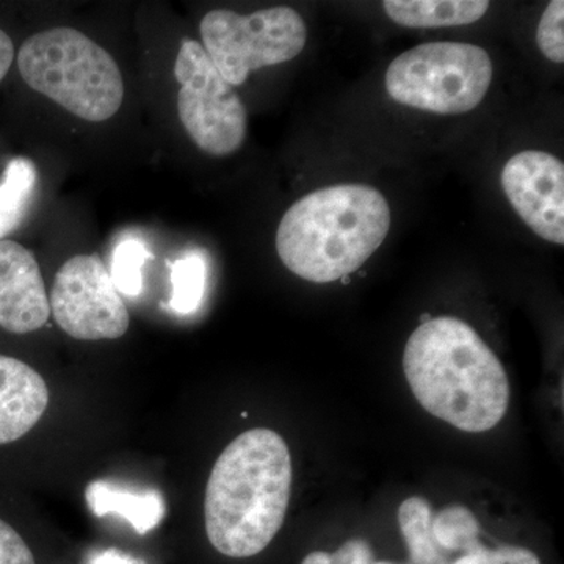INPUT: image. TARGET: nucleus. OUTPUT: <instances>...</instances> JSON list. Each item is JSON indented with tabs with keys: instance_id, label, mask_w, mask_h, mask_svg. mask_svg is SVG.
<instances>
[{
	"instance_id": "obj_1",
	"label": "nucleus",
	"mask_w": 564,
	"mask_h": 564,
	"mask_svg": "<svg viewBox=\"0 0 564 564\" xmlns=\"http://www.w3.org/2000/svg\"><path fill=\"white\" fill-rule=\"evenodd\" d=\"M403 370L423 410L462 432H488L507 414L510 383L502 362L459 318L422 323L404 347Z\"/></svg>"
},
{
	"instance_id": "obj_2",
	"label": "nucleus",
	"mask_w": 564,
	"mask_h": 564,
	"mask_svg": "<svg viewBox=\"0 0 564 564\" xmlns=\"http://www.w3.org/2000/svg\"><path fill=\"white\" fill-rule=\"evenodd\" d=\"M292 489L288 444L273 430L254 429L223 451L207 481L206 533L229 558L261 554L280 532Z\"/></svg>"
},
{
	"instance_id": "obj_3",
	"label": "nucleus",
	"mask_w": 564,
	"mask_h": 564,
	"mask_svg": "<svg viewBox=\"0 0 564 564\" xmlns=\"http://www.w3.org/2000/svg\"><path fill=\"white\" fill-rule=\"evenodd\" d=\"M391 229V209L369 185L310 193L285 212L276 232L282 263L296 276L328 284L361 269Z\"/></svg>"
},
{
	"instance_id": "obj_4",
	"label": "nucleus",
	"mask_w": 564,
	"mask_h": 564,
	"mask_svg": "<svg viewBox=\"0 0 564 564\" xmlns=\"http://www.w3.org/2000/svg\"><path fill=\"white\" fill-rule=\"evenodd\" d=\"M25 84L80 120H110L124 101L120 66L109 52L76 29L35 33L18 52Z\"/></svg>"
},
{
	"instance_id": "obj_5",
	"label": "nucleus",
	"mask_w": 564,
	"mask_h": 564,
	"mask_svg": "<svg viewBox=\"0 0 564 564\" xmlns=\"http://www.w3.org/2000/svg\"><path fill=\"white\" fill-rule=\"evenodd\" d=\"M494 68L484 47L425 43L399 55L386 73L393 101L440 115H462L484 101Z\"/></svg>"
},
{
	"instance_id": "obj_6",
	"label": "nucleus",
	"mask_w": 564,
	"mask_h": 564,
	"mask_svg": "<svg viewBox=\"0 0 564 564\" xmlns=\"http://www.w3.org/2000/svg\"><path fill=\"white\" fill-rule=\"evenodd\" d=\"M204 51L223 79L242 85L252 70L299 57L307 29L291 7L263 9L248 17L231 10H212L199 25Z\"/></svg>"
},
{
	"instance_id": "obj_7",
	"label": "nucleus",
	"mask_w": 564,
	"mask_h": 564,
	"mask_svg": "<svg viewBox=\"0 0 564 564\" xmlns=\"http://www.w3.org/2000/svg\"><path fill=\"white\" fill-rule=\"evenodd\" d=\"M174 76L180 120L196 147L214 158L239 151L247 137V109L198 41H182Z\"/></svg>"
},
{
	"instance_id": "obj_8",
	"label": "nucleus",
	"mask_w": 564,
	"mask_h": 564,
	"mask_svg": "<svg viewBox=\"0 0 564 564\" xmlns=\"http://www.w3.org/2000/svg\"><path fill=\"white\" fill-rule=\"evenodd\" d=\"M62 332L77 340H115L128 333L131 315L98 254L63 263L50 296Z\"/></svg>"
},
{
	"instance_id": "obj_9",
	"label": "nucleus",
	"mask_w": 564,
	"mask_h": 564,
	"mask_svg": "<svg viewBox=\"0 0 564 564\" xmlns=\"http://www.w3.org/2000/svg\"><path fill=\"white\" fill-rule=\"evenodd\" d=\"M502 187L519 217L541 239L564 243V165L541 151L516 154L505 165Z\"/></svg>"
},
{
	"instance_id": "obj_10",
	"label": "nucleus",
	"mask_w": 564,
	"mask_h": 564,
	"mask_svg": "<svg viewBox=\"0 0 564 564\" xmlns=\"http://www.w3.org/2000/svg\"><path fill=\"white\" fill-rule=\"evenodd\" d=\"M51 317L39 261L28 248L0 240V328L17 336L39 332Z\"/></svg>"
},
{
	"instance_id": "obj_11",
	"label": "nucleus",
	"mask_w": 564,
	"mask_h": 564,
	"mask_svg": "<svg viewBox=\"0 0 564 564\" xmlns=\"http://www.w3.org/2000/svg\"><path fill=\"white\" fill-rule=\"evenodd\" d=\"M51 393L32 366L0 352V447L20 443L39 425Z\"/></svg>"
},
{
	"instance_id": "obj_12",
	"label": "nucleus",
	"mask_w": 564,
	"mask_h": 564,
	"mask_svg": "<svg viewBox=\"0 0 564 564\" xmlns=\"http://www.w3.org/2000/svg\"><path fill=\"white\" fill-rule=\"evenodd\" d=\"M85 499L93 514L98 518L109 514L121 516L140 534L154 530L166 514L162 494L152 489L133 491L99 480L87 486Z\"/></svg>"
},
{
	"instance_id": "obj_13",
	"label": "nucleus",
	"mask_w": 564,
	"mask_h": 564,
	"mask_svg": "<svg viewBox=\"0 0 564 564\" xmlns=\"http://www.w3.org/2000/svg\"><path fill=\"white\" fill-rule=\"evenodd\" d=\"M386 14L411 29L458 28L473 24L489 9L486 0H386Z\"/></svg>"
},
{
	"instance_id": "obj_14",
	"label": "nucleus",
	"mask_w": 564,
	"mask_h": 564,
	"mask_svg": "<svg viewBox=\"0 0 564 564\" xmlns=\"http://www.w3.org/2000/svg\"><path fill=\"white\" fill-rule=\"evenodd\" d=\"M39 185V170L28 158H14L0 176V240L20 228Z\"/></svg>"
},
{
	"instance_id": "obj_15",
	"label": "nucleus",
	"mask_w": 564,
	"mask_h": 564,
	"mask_svg": "<svg viewBox=\"0 0 564 564\" xmlns=\"http://www.w3.org/2000/svg\"><path fill=\"white\" fill-rule=\"evenodd\" d=\"M433 513L429 502L422 497H410L399 508L400 532L408 545V560L404 563L375 562V564H454L447 552L434 541Z\"/></svg>"
},
{
	"instance_id": "obj_16",
	"label": "nucleus",
	"mask_w": 564,
	"mask_h": 564,
	"mask_svg": "<svg viewBox=\"0 0 564 564\" xmlns=\"http://www.w3.org/2000/svg\"><path fill=\"white\" fill-rule=\"evenodd\" d=\"M170 307L177 314H192L202 306L207 285V263L203 256L187 254L172 267Z\"/></svg>"
},
{
	"instance_id": "obj_17",
	"label": "nucleus",
	"mask_w": 564,
	"mask_h": 564,
	"mask_svg": "<svg viewBox=\"0 0 564 564\" xmlns=\"http://www.w3.org/2000/svg\"><path fill=\"white\" fill-rule=\"evenodd\" d=\"M434 541L445 552L462 551L464 554L477 551L480 545V525L467 508L454 505L433 518Z\"/></svg>"
},
{
	"instance_id": "obj_18",
	"label": "nucleus",
	"mask_w": 564,
	"mask_h": 564,
	"mask_svg": "<svg viewBox=\"0 0 564 564\" xmlns=\"http://www.w3.org/2000/svg\"><path fill=\"white\" fill-rule=\"evenodd\" d=\"M151 252L140 240H124L115 248L110 276L117 291L122 295L139 296L143 291V267L150 261Z\"/></svg>"
},
{
	"instance_id": "obj_19",
	"label": "nucleus",
	"mask_w": 564,
	"mask_h": 564,
	"mask_svg": "<svg viewBox=\"0 0 564 564\" xmlns=\"http://www.w3.org/2000/svg\"><path fill=\"white\" fill-rule=\"evenodd\" d=\"M564 2L552 0L538 25L536 43L541 52L554 63L564 62Z\"/></svg>"
},
{
	"instance_id": "obj_20",
	"label": "nucleus",
	"mask_w": 564,
	"mask_h": 564,
	"mask_svg": "<svg viewBox=\"0 0 564 564\" xmlns=\"http://www.w3.org/2000/svg\"><path fill=\"white\" fill-rule=\"evenodd\" d=\"M454 564H541V562L529 549L505 545L496 551H489L485 545H480L477 551L464 554Z\"/></svg>"
},
{
	"instance_id": "obj_21",
	"label": "nucleus",
	"mask_w": 564,
	"mask_h": 564,
	"mask_svg": "<svg viewBox=\"0 0 564 564\" xmlns=\"http://www.w3.org/2000/svg\"><path fill=\"white\" fill-rule=\"evenodd\" d=\"M302 564H375V558L370 544L355 538L340 545L333 554L323 551L313 552L303 560Z\"/></svg>"
},
{
	"instance_id": "obj_22",
	"label": "nucleus",
	"mask_w": 564,
	"mask_h": 564,
	"mask_svg": "<svg viewBox=\"0 0 564 564\" xmlns=\"http://www.w3.org/2000/svg\"><path fill=\"white\" fill-rule=\"evenodd\" d=\"M0 564H36L22 534L3 518H0Z\"/></svg>"
},
{
	"instance_id": "obj_23",
	"label": "nucleus",
	"mask_w": 564,
	"mask_h": 564,
	"mask_svg": "<svg viewBox=\"0 0 564 564\" xmlns=\"http://www.w3.org/2000/svg\"><path fill=\"white\" fill-rule=\"evenodd\" d=\"M14 61L13 41L0 29V82L9 74Z\"/></svg>"
},
{
	"instance_id": "obj_24",
	"label": "nucleus",
	"mask_w": 564,
	"mask_h": 564,
	"mask_svg": "<svg viewBox=\"0 0 564 564\" xmlns=\"http://www.w3.org/2000/svg\"><path fill=\"white\" fill-rule=\"evenodd\" d=\"M90 564H141L135 560L129 558L128 555L115 551V549H107V551L96 552L91 556Z\"/></svg>"
},
{
	"instance_id": "obj_25",
	"label": "nucleus",
	"mask_w": 564,
	"mask_h": 564,
	"mask_svg": "<svg viewBox=\"0 0 564 564\" xmlns=\"http://www.w3.org/2000/svg\"><path fill=\"white\" fill-rule=\"evenodd\" d=\"M432 318H433V317H430V315H429V314H423V315H422V317H421V321H422L423 323H425V322L432 321Z\"/></svg>"
}]
</instances>
